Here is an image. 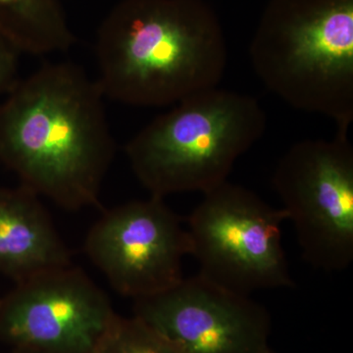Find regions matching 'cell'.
Segmentation results:
<instances>
[{"label":"cell","mask_w":353,"mask_h":353,"mask_svg":"<svg viewBox=\"0 0 353 353\" xmlns=\"http://www.w3.org/2000/svg\"><path fill=\"white\" fill-rule=\"evenodd\" d=\"M104 94L71 62L43 64L0 101V163L59 208H101L116 153Z\"/></svg>","instance_id":"obj_1"},{"label":"cell","mask_w":353,"mask_h":353,"mask_svg":"<svg viewBox=\"0 0 353 353\" xmlns=\"http://www.w3.org/2000/svg\"><path fill=\"white\" fill-rule=\"evenodd\" d=\"M104 97L132 106H167L218 87L228 48L205 0H120L95 39Z\"/></svg>","instance_id":"obj_2"},{"label":"cell","mask_w":353,"mask_h":353,"mask_svg":"<svg viewBox=\"0 0 353 353\" xmlns=\"http://www.w3.org/2000/svg\"><path fill=\"white\" fill-rule=\"evenodd\" d=\"M262 83L290 106L353 121V0H269L250 46Z\"/></svg>","instance_id":"obj_3"},{"label":"cell","mask_w":353,"mask_h":353,"mask_svg":"<svg viewBox=\"0 0 353 353\" xmlns=\"http://www.w3.org/2000/svg\"><path fill=\"white\" fill-rule=\"evenodd\" d=\"M267 117L252 95L202 90L157 116L126 145L128 160L150 196L210 192L263 137Z\"/></svg>","instance_id":"obj_4"},{"label":"cell","mask_w":353,"mask_h":353,"mask_svg":"<svg viewBox=\"0 0 353 353\" xmlns=\"http://www.w3.org/2000/svg\"><path fill=\"white\" fill-rule=\"evenodd\" d=\"M285 221L282 208L243 185L227 181L205 192L185 226L197 275L245 296L294 287L282 243Z\"/></svg>","instance_id":"obj_5"},{"label":"cell","mask_w":353,"mask_h":353,"mask_svg":"<svg viewBox=\"0 0 353 353\" xmlns=\"http://www.w3.org/2000/svg\"><path fill=\"white\" fill-rule=\"evenodd\" d=\"M272 185L303 259L327 272L353 262V146L348 132L303 139L279 160Z\"/></svg>","instance_id":"obj_6"},{"label":"cell","mask_w":353,"mask_h":353,"mask_svg":"<svg viewBox=\"0 0 353 353\" xmlns=\"http://www.w3.org/2000/svg\"><path fill=\"white\" fill-rule=\"evenodd\" d=\"M85 252L116 292L136 301L181 282L190 248L181 218L164 199L150 196L104 210L88 231Z\"/></svg>","instance_id":"obj_7"},{"label":"cell","mask_w":353,"mask_h":353,"mask_svg":"<svg viewBox=\"0 0 353 353\" xmlns=\"http://www.w3.org/2000/svg\"><path fill=\"white\" fill-rule=\"evenodd\" d=\"M116 314L105 292L71 265L17 283L0 299V341L46 353H95Z\"/></svg>","instance_id":"obj_8"},{"label":"cell","mask_w":353,"mask_h":353,"mask_svg":"<svg viewBox=\"0 0 353 353\" xmlns=\"http://www.w3.org/2000/svg\"><path fill=\"white\" fill-rule=\"evenodd\" d=\"M134 317L175 353H266L271 318L250 296L196 275L134 301Z\"/></svg>","instance_id":"obj_9"},{"label":"cell","mask_w":353,"mask_h":353,"mask_svg":"<svg viewBox=\"0 0 353 353\" xmlns=\"http://www.w3.org/2000/svg\"><path fill=\"white\" fill-rule=\"evenodd\" d=\"M73 265L38 194L20 185L0 189V274L23 282Z\"/></svg>","instance_id":"obj_10"},{"label":"cell","mask_w":353,"mask_h":353,"mask_svg":"<svg viewBox=\"0 0 353 353\" xmlns=\"http://www.w3.org/2000/svg\"><path fill=\"white\" fill-rule=\"evenodd\" d=\"M63 14L60 0H0V34L30 50L57 32Z\"/></svg>","instance_id":"obj_11"},{"label":"cell","mask_w":353,"mask_h":353,"mask_svg":"<svg viewBox=\"0 0 353 353\" xmlns=\"http://www.w3.org/2000/svg\"><path fill=\"white\" fill-rule=\"evenodd\" d=\"M95 353H175L138 318L116 314Z\"/></svg>","instance_id":"obj_12"},{"label":"cell","mask_w":353,"mask_h":353,"mask_svg":"<svg viewBox=\"0 0 353 353\" xmlns=\"http://www.w3.org/2000/svg\"><path fill=\"white\" fill-rule=\"evenodd\" d=\"M20 51L0 34V101L4 99L20 80Z\"/></svg>","instance_id":"obj_13"},{"label":"cell","mask_w":353,"mask_h":353,"mask_svg":"<svg viewBox=\"0 0 353 353\" xmlns=\"http://www.w3.org/2000/svg\"><path fill=\"white\" fill-rule=\"evenodd\" d=\"M11 353H46L39 350H30V348H12Z\"/></svg>","instance_id":"obj_14"},{"label":"cell","mask_w":353,"mask_h":353,"mask_svg":"<svg viewBox=\"0 0 353 353\" xmlns=\"http://www.w3.org/2000/svg\"><path fill=\"white\" fill-rule=\"evenodd\" d=\"M266 353H275V352H274L273 350H272L270 348V350H269L268 352H267Z\"/></svg>","instance_id":"obj_15"}]
</instances>
